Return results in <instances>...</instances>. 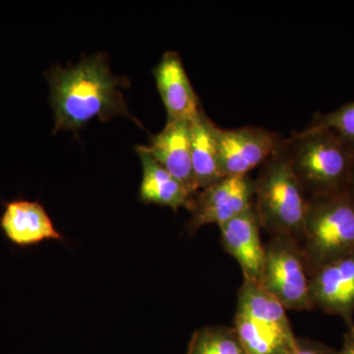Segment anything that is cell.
<instances>
[{
    "mask_svg": "<svg viewBox=\"0 0 354 354\" xmlns=\"http://www.w3.org/2000/svg\"><path fill=\"white\" fill-rule=\"evenodd\" d=\"M314 309L339 316L346 327L354 325V252L324 265L310 277Z\"/></svg>",
    "mask_w": 354,
    "mask_h": 354,
    "instance_id": "9c48e42d",
    "label": "cell"
},
{
    "mask_svg": "<svg viewBox=\"0 0 354 354\" xmlns=\"http://www.w3.org/2000/svg\"><path fill=\"white\" fill-rule=\"evenodd\" d=\"M288 354H337V351L323 342L297 337L295 346Z\"/></svg>",
    "mask_w": 354,
    "mask_h": 354,
    "instance_id": "ac0fdd59",
    "label": "cell"
},
{
    "mask_svg": "<svg viewBox=\"0 0 354 354\" xmlns=\"http://www.w3.org/2000/svg\"><path fill=\"white\" fill-rule=\"evenodd\" d=\"M46 77L55 111V132L77 131L93 118L108 121L118 115L127 116L141 125L128 109L121 90L129 82L114 75L102 53L76 65L53 67Z\"/></svg>",
    "mask_w": 354,
    "mask_h": 354,
    "instance_id": "6da1fadb",
    "label": "cell"
},
{
    "mask_svg": "<svg viewBox=\"0 0 354 354\" xmlns=\"http://www.w3.org/2000/svg\"><path fill=\"white\" fill-rule=\"evenodd\" d=\"M310 124L333 130L354 145V101L330 113L317 114Z\"/></svg>",
    "mask_w": 354,
    "mask_h": 354,
    "instance_id": "e0dca14e",
    "label": "cell"
},
{
    "mask_svg": "<svg viewBox=\"0 0 354 354\" xmlns=\"http://www.w3.org/2000/svg\"><path fill=\"white\" fill-rule=\"evenodd\" d=\"M221 245L241 266L244 279L259 283L265 244L255 208L247 209L220 227Z\"/></svg>",
    "mask_w": 354,
    "mask_h": 354,
    "instance_id": "7c38bea8",
    "label": "cell"
},
{
    "mask_svg": "<svg viewBox=\"0 0 354 354\" xmlns=\"http://www.w3.org/2000/svg\"><path fill=\"white\" fill-rule=\"evenodd\" d=\"M258 283L286 310H314L306 261L295 237L274 235L265 244L264 265Z\"/></svg>",
    "mask_w": 354,
    "mask_h": 354,
    "instance_id": "8992f818",
    "label": "cell"
},
{
    "mask_svg": "<svg viewBox=\"0 0 354 354\" xmlns=\"http://www.w3.org/2000/svg\"><path fill=\"white\" fill-rule=\"evenodd\" d=\"M153 77L167 109V122L197 118L203 109L178 53L165 51L153 69Z\"/></svg>",
    "mask_w": 354,
    "mask_h": 354,
    "instance_id": "8fae6325",
    "label": "cell"
},
{
    "mask_svg": "<svg viewBox=\"0 0 354 354\" xmlns=\"http://www.w3.org/2000/svg\"><path fill=\"white\" fill-rule=\"evenodd\" d=\"M187 354H246L234 327L206 326L195 330Z\"/></svg>",
    "mask_w": 354,
    "mask_h": 354,
    "instance_id": "2e32d148",
    "label": "cell"
},
{
    "mask_svg": "<svg viewBox=\"0 0 354 354\" xmlns=\"http://www.w3.org/2000/svg\"><path fill=\"white\" fill-rule=\"evenodd\" d=\"M348 188L349 190H351V192L353 193V195L354 196V164L353 169H351V179H349Z\"/></svg>",
    "mask_w": 354,
    "mask_h": 354,
    "instance_id": "ffe728a7",
    "label": "cell"
},
{
    "mask_svg": "<svg viewBox=\"0 0 354 354\" xmlns=\"http://www.w3.org/2000/svg\"><path fill=\"white\" fill-rule=\"evenodd\" d=\"M283 141L307 198L348 189L354 164L353 144L333 130L312 124Z\"/></svg>",
    "mask_w": 354,
    "mask_h": 354,
    "instance_id": "7a4b0ae2",
    "label": "cell"
},
{
    "mask_svg": "<svg viewBox=\"0 0 354 354\" xmlns=\"http://www.w3.org/2000/svg\"><path fill=\"white\" fill-rule=\"evenodd\" d=\"M223 176H249L261 167L281 143L278 133L257 127L225 129L213 125Z\"/></svg>",
    "mask_w": 354,
    "mask_h": 354,
    "instance_id": "ba28073f",
    "label": "cell"
},
{
    "mask_svg": "<svg viewBox=\"0 0 354 354\" xmlns=\"http://www.w3.org/2000/svg\"><path fill=\"white\" fill-rule=\"evenodd\" d=\"M346 334L344 337V344L341 351H337V354H354V325L346 327Z\"/></svg>",
    "mask_w": 354,
    "mask_h": 354,
    "instance_id": "d6986e66",
    "label": "cell"
},
{
    "mask_svg": "<svg viewBox=\"0 0 354 354\" xmlns=\"http://www.w3.org/2000/svg\"><path fill=\"white\" fill-rule=\"evenodd\" d=\"M255 179L250 176L223 177L218 183L199 190L187 207L189 234L208 225L218 227L254 206Z\"/></svg>",
    "mask_w": 354,
    "mask_h": 354,
    "instance_id": "52a82bcc",
    "label": "cell"
},
{
    "mask_svg": "<svg viewBox=\"0 0 354 354\" xmlns=\"http://www.w3.org/2000/svg\"><path fill=\"white\" fill-rule=\"evenodd\" d=\"M299 243L310 277L324 265L354 252V196L349 188L308 198Z\"/></svg>",
    "mask_w": 354,
    "mask_h": 354,
    "instance_id": "277c9868",
    "label": "cell"
},
{
    "mask_svg": "<svg viewBox=\"0 0 354 354\" xmlns=\"http://www.w3.org/2000/svg\"><path fill=\"white\" fill-rule=\"evenodd\" d=\"M283 140L260 167L254 208L261 228L270 236L288 235L299 241L308 198L291 167Z\"/></svg>",
    "mask_w": 354,
    "mask_h": 354,
    "instance_id": "3957f363",
    "label": "cell"
},
{
    "mask_svg": "<svg viewBox=\"0 0 354 354\" xmlns=\"http://www.w3.org/2000/svg\"><path fill=\"white\" fill-rule=\"evenodd\" d=\"M286 310L255 281L243 279L234 328L246 354H288L297 337Z\"/></svg>",
    "mask_w": 354,
    "mask_h": 354,
    "instance_id": "5b68a950",
    "label": "cell"
},
{
    "mask_svg": "<svg viewBox=\"0 0 354 354\" xmlns=\"http://www.w3.org/2000/svg\"><path fill=\"white\" fill-rule=\"evenodd\" d=\"M0 230L7 241L21 248L64 239L43 205L22 198L6 203Z\"/></svg>",
    "mask_w": 354,
    "mask_h": 354,
    "instance_id": "30bf717a",
    "label": "cell"
},
{
    "mask_svg": "<svg viewBox=\"0 0 354 354\" xmlns=\"http://www.w3.org/2000/svg\"><path fill=\"white\" fill-rule=\"evenodd\" d=\"M136 151L143 169L139 190L140 200L147 204L171 207L174 211L181 207L186 208L193 197L192 193L169 174L148 152L145 146H137Z\"/></svg>",
    "mask_w": 354,
    "mask_h": 354,
    "instance_id": "5bb4252c",
    "label": "cell"
},
{
    "mask_svg": "<svg viewBox=\"0 0 354 354\" xmlns=\"http://www.w3.org/2000/svg\"><path fill=\"white\" fill-rule=\"evenodd\" d=\"M148 152L183 184L193 195L198 188L191 157V121L167 122L164 129L151 138Z\"/></svg>",
    "mask_w": 354,
    "mask_h": 354,
    "instance_id": "4fadbf2b",
    "label": "cell"
},
{
    "mask_svg": "<svg viewBox=\"0 0 354 354\" xmlns=\"http://www.w3.org/2000/svg\"><path fill=\"white\" fill-rule=\"evenodd\" d=\"M214 122L205 111L191 121V157L198 190L205 189L223 179Z\"/></svg>",
    "mask_w": 354,
    "mask_h": 354,
    "instance_id": "9a60e30c",
    "label": "cell"
}]
</instances>
